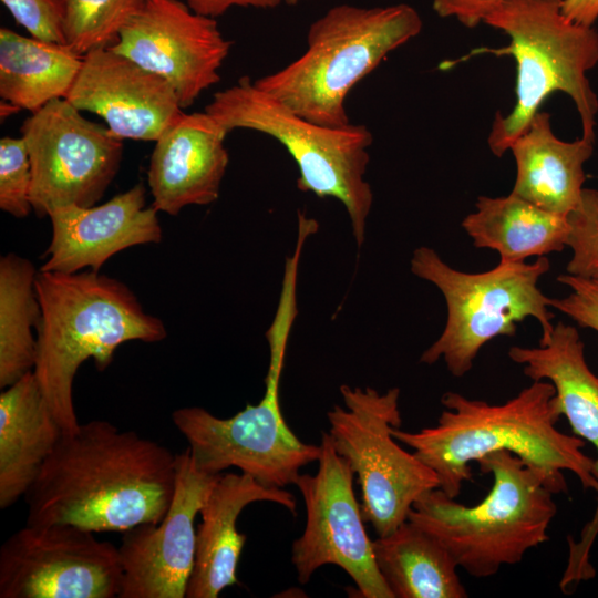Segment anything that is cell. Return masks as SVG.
Wrapping results in <instances>:
<instances>
[{"label":"cell","mask_w":598,"mask_h":598,"mask_svg":"<svg viewBox=\"0 0 598 598\" xmlns=\"http://www.w3.org/2000/svg\"><path fill=\"white\" fill-rule=\"evenodd\" d=\"M422 27L419 12L406 3L337 4L311 23L299 58L254 84L311 122L344 126L351 89Z\"/></svg>","instance_id":"cell-5"},{"label":"cell","mask_w":598,"mask_h":598,"mask_svg":"<svg viewBox=\"0 0 598 598\" xmlns=\"http://www.w3.org/2000/svg\"><path fill=\"white\" fill-rule=\"evenodd\" d=\"M571 250L566 274L598 278V189L584 188L577 207L567 216Z\"/></svg>","instance_id":"cell-28"},{"label":"cell","mask_w":598,"mask_h":598,"mask_svg":"<svg viewBox=\"0 0 598 598\" xmlns=\"http://www.w3.org/2000/svg\"><path fill=\"white\" fill-rule=\"evenodd\" d=\"M561 0H504L483 23L501 30L509 44L496 53L516 62V103L496 112L487 144L501 157L553 93L568 95L579 114L581 136L596 140L598 97L587 73L598 64V32L569 20Z\"/></svg>","instance_id":"cell-6"},{"label":"cell","mask_w":598,"mask_h":598,"mask_svg":"<svg viewBox=\"0 0 598 598\" xmlns=\"http://www.w3.org/2000/svg\"><path fill=\"white\" fill-rule=\"evenodd\" d=\"M504 0H432L441 18H454L466 28H475Z\"/></svg>","instance_id":"cell-32"},{"label":"cell","mask_w":598,"mask_h":598,"mask_svg":"<svg viewBox=\"0 0 598 598\" xmlns=\"http://www.w3.org/2000/svg\"><path fill=\"white\" fill-rule=\"evenodd\" d=\"M377 567L394 598H466L457 564L430 533L406 519L372 540Z\"/></svg>","instance_id":"cell-24"},{"label":"cell","mask_w":598,"mask_h":598,"mask_svg":"<svg viewBox=\"0 0 598 598\" xmlns=\"http://www.w3.org/2000/svg\"><path fill=\"white\" fill-rule=\"evenodd\" d=\"M411 272L434 285L443 295L447 317L440 337L421 354L420 362L444 361L461 378L471 371L481 349L494 338L513 337L517 323L534 318L542 328L539 344L551 336L554 313L549 298L538 287L550 268L546 256L534 262L501 261L483 272H465L446 264L427 246L413 251Z\"/></svg>","instance_id":"cell-8"},{"label":"cell","mask_w":598,"mask_h":598,"mask_svg":"<svg viewBox=\"0 0 598 598\" xmlns=\"http://www.w3.org/2000/svg\"><path fill=\"white\" fill-rule=\"evenodd\" d=\"M477 464L493 477L482 502L466 506L437 487L414 502L408 519L433 535L458 568L486 578L549 539L557 505L548 476L517 455L497 451Z\"/></svg>","instance_id":"cell-4"},{"label":"cell","mask_w":598,"mask_h":598,"mask_svg":"<svg viewBox=\"0 0 598 598\" xmlns=\"http://www.w3.org/2000/svg\"><path fill=\"white\" fill-rule=\"evenodd\" d=\"M118 548L68 524L30 525L0 547V598H114Z\"/></svg>","instance_id":"cell-13"},{"label":"cell","mask_w":598,"mask_h":598,"mask_svg":"<svg viewBox=\"0 0 598 598\" xmlns=\"http://www.w3.org/2000/svg\"><path fill=\"white\" fill-rule=\"evenodd\" d=\"M557 281L570 291L560 298H549L550 308L569 317L578 326L598 333V278L561 274Z\"/></svg>","instance_id":"cell-31"},{"label":"cell","mask_w":598,"mask_h":598,"mask_svg":"<svg viewBox=\"0 0 598 598\" xmlns=\"http://www.w3.org/2000/svg\"><path fill=\"white\" fill-rule=\"evenodd\" d=\"M231 41L181 0H146L111 49L164 79L187 109L219 82Z\"/></svg>","instance_id":"cell-14"},{"label":"cell","mask_w":598,"mask_h":598,"mask_svg":"<svg viewBox=\"0 0 598 598\" xmlns=\"http://www.w3.org/2000/svg\"><path fill=\"white\" fill-rule=\"evenodd\" d=\"M441 403L444 410L435 425L391 432L436 473L439 488L448 496L456 498L471 481V463L497 451H508L543 471L556 494L567 492L564 471L585 489L598 492L597 461L584 452L586 442L556 426L563 414L550 382L533 381L501 404L452 391L442 395Z\"/></svg>","instance_id":"cell-2"},{"label":"cell","mask_w":598,"mask_h":598,"mask_svg":"<svg viewBox=\"0 0 598 598\" xmlns=\"http://www.w3.org/2000/svg\"><path fill=\"white\" fill-rule=\"evenodd\" d=\"M31 164L23 138L3 136L0 140V208L17 218L32 210L30 192Z\"/></svg>","instance_id":"cell-29"},{"label":"cell","mask_w":598,"mask_h":598,"mask_svg":"<svg viewBox=\"0 0 598 598\" xmlns=\"http://www.w3.org/2000/svg\"><path fill=\"white\" fill-rule=\"evenodd\" d=\"M83 56L68 45L0 29V96L34 113L64 99L81 69Z\"/></svg>","instance_id":"cell-25"},{"label":"cell","mask_w":598,"mask_h":598,"mask_svg":"<svg viewBox=\"0 0 598 598\" xmlns=\"http://www.w3.org/2000/svg\"><path fill=\"white\" fill-rule=\"evenodd\" d=\"M37 270L27 258L10 252L0 258V388L33 371L41 308Z\"/></svg>","instance_id":"cell-26"},{"label":"cell","mask_w":598,"mask_h":598,"mask_svg":"<svg viewBox=\"0 0 598 598\" xmlns=\"http://www.w3.org/2000/svg\"><path fill=\"white\" fill-rule=\"evenodd\" d=\"M157 210L146 207V189L137 183L101 205L64 206L48 215L52 238L40 271H100L115 254L163 238Z\"/></svg>","instance_id":"cell-17"},{"label":"cell","mask_w":598,"mask_h":598,"mask_svg":"<svg viewBox=\"0 0 598 598\" xmlns=\"http://www.w3.org/2000/svg\"><path fill=\"white\" fill-rule=\"evenodd\" d=\"M146 0H68L64 43L84 56L115 45Z\"/></svg>","instance_id":"cell-27"},{"label":"cell","mask_w":598,"mask_h":598,"mask_svg":"<svg viewBox=\"0 0 598 598\" xmlns=\"http://www.w3.org/2000/svg\"><path fill=\"white\" fill-rule=\"evenodd\" d=\"M594 150V138H558L550 114L539 110L509 147L516 163L511 193L544 210L568 216L580 202L585 164Z\"/></svg>","instance_id":"cell-20"},{"label":"cell","mask_w":598,"mask_h":598,"mask_svg":"<svg viewBox=\"0 0 598 598\" xmlns=\"http://www.w3.org/2000/svg\"><path fill=\"white\" fill-rule=\"evenodd\" d=\"M255 502H271L296 515V498L285 488L267 487L245 473L218 475L199 511L186 598H217L225 588L238 584L237 566L247 537L237 529V520Z\"/></svg>","instance_id":"cell-19"},{"label":"cell","mask_w":598,"mask_h":598,"mask_svg":"<svg viewBox=\"0 0 598 598\" xmlns=\"http://www.w3.org/2000/svg\"><path fill=\"white\" fill-rule=\"evenodd\" d=\"M285 3L289 4V6H296L302 1H306V0H282Z\"/></svg>","instance_id":"cell-36"},{"label":"cell","mask_w":598,"mask_h":598,"mask_svg":"<svg viewBox=\"0 0 598 598\" xmlns=\"http://www.w3.org/2000/svg\"><path fill=\"white\" fill-rule=\"evenodd\" d=\"M63 434L33 371L2 389L0 508L27 494Z\"/></svg>","instance_id":"cell-21"},{"label":"cell","mask_w":598,"mask_h":598,"mask_svg":"<svg viewBox=\"0 0 598 598\" xmlns=\"http://www.w3.org/2000/svg\"><path fill=\"white\" fill-rule=\"evenodd\" d=\"M218 475L198 470L188 448L176 455L175 489L163 519L123 532L118 598L186 597L195 563V519Z\"/></svg>","instance_id":"cell-15"},{"label":"cell","mask_w":598,"mask_h":598,"mask_svg":"<svg viewBox=\"0 0 598 598\" xmlns=\"http://www.w3.org/2000/svg\"><path fill=\"white\" fill-rule=\"evenodd\" d=\"M64 99L103 118L110 133L122 141L155 142L183 112L164 79L111 48L83 56Z\"/></svg>","instance_id":"cell-16"},{"label":"cell","mask_w":598,"mask_h":598,"mask_svg":"<svg viewBox=\"0 0 598 598\" xmlns=\"http://www.w3.org/2000/svg\"><path fill=\"white\" fill-rule=\"evenodd\" d=\"M204 111L227 133L251 130L280 142L298 167L297 187L319 198L338 199L358 246L362 245L373 203L364 178L373 135L365 125L311 122L259 90L247 75L216 92Z\"/></svg>","instance_id":"cell-7"},{"label":"cell","mask_w":598,"mask_h":598,"mask_svg":"<svg viewBox=\"0 0 598 598\" xmlns=\"http://www.w3.org/2000/svg\"><path fill=\"white\" fill-rule=\"evenodd\" d=\"M296 318L291 308L279 307L265 333L269 365L265 392L257 404H248L227 419L200 406L179 408L172 413L198 470L216 475L235 466L267 487L285 488L295 484L303 466L318 462L320 445L300 441L280 406L281 374Z\"/></svg>","instance_id":"cell-9"},{"label":"cell","mask_w":598,"mask_h":598,"mask_svg":"<svg viewBox=\"0 0 598 598\" xmlns=\"http://www.w3.org/2000/svg\"><path fill=\"white\" fill-rule=\"evenodd\" d=\"M20 133L29 153L30 202L38 217L59 207L96 205L120 169L123 141L65 99L31 113Z\"/></svg>","instance_id":"cell-11"},{"label":"cell","mask_w":598,"mask_h":598,"mask_svg":"<svg viewBox=\"0 0 598 598\" xmlns=\"http://www.w3.org/2000/svg\"><path fill=\"white\" fill-rule=\"evenodd\" d=\"M184 2L194 12L216 19L233 7L271 9L279 6L282 0H184Z\"/></svg>","instance_id":"cell-33"},{"label":"cell","mask_w":598,"mask_h":598,"mask_svg":"<svg viewBox=\"0 0 598 598\" xmlns=\"http://www.w3.org/2000/svg\"><path fill=\"white\" fill-rule=\"evenodd\" d=\"M19 111H21V109L19 106L12 104L11 102L1 100V103H0V117H1L2 121L10 117L13 114H17Z\"/></svg>","instance_id":"cell-35"},{"label":"cell","mask_w":598,"mask_h":598,"mask_svg":"<svg viewBox=\"0 0 598 598\" xmlns=\"http://www.w3.org/2000/svg\"><path fill=\"white\" fill-rule=\"evenodd\" d=\"M507 354L523 365V373L532 381L545 380L554 385L561 414L573 434L595 447L598 466V375L587 363L577 328L559 321L546 343L513 346ZM590 527L598 530V511Z\"/></svg>","instance_id":"cell-22"},{"label":"cell","mask_w":598,"mask_h":598,"mask_svg":"<svg viewBox=\"0 0 598 598\" xmlns=\"http://www.w3.org/2000/svg\"><path fill=\"white\" fill-rule=\"evenodd\" d=\"M315 475L299 474L295 485L306 507V525L291 548L300 584H308L324 565H336L353 580L363 598H394L374 559L372 540L354 489V473L334 447L328 432L320 442Z\"/></svg>","instance_id":"cell-12"},{"label":"cell","mask_w":598,"mask_h":598,"mask_svg":"<svg viewBox=\"0 0 598 598\" xmlns=\"http://www.w3.org/2000/svg\"><path fill=\"white\" fill-rule=\"evenodd\" d=\"M176 455L107 421L79 424L62 435L24 495L27 524L123 533L159 523L175 489Z\"/></svg>","instance_id":"cell-1"},{"label":"cell","mask_w":598,"mask_h":598,"mask_svg":"<svg viewBox=\"0 0 598 598\" xmlns=\"http://www.w3.org/2000/svg\"><path fill=\"white\" fill-rule=\"evenodd\" d=\"M340 394L344 406L328 411V434L358 476L364 522L384 536L408 519L416 499L439 487V477L392 435L402 424L399 388L380 393L343 384Z\"/></svg>","instance_id":"cell-10"},{"label":"cell","mask_w":598,"mask_h":598,"mask_svg":"<svg viewBox=\"0 0 598 598\" xmlns=\"http://www.w3.org/2000/svg\"><path fill=\"white\" fill-rule=\"evenodd\" d=\"M561 12L571 21L594 27L598 19V0H561Z\"/></svg>","instance_id":"cell-34"},{"label":"cell","mask_w":598,"mask_h":598,"mask_svg":"<svg viewBox=\"0 0 598 598\" xmlns=\"http://www.w3.org/2000/svg\"><path fill=\"white\" fill-rule=\"evenodd\" d=\"M41 308L33 372L64 433L79 426L73 381L80 365L93 359L99 371L127 341L154 343L166 338L163 321L146 313L133 291L100 271H38Z\"/></svg>","instance_id":"cell-3"},{"label":"cell","mask_w":598,"mask_h":598,"mask_svg":"<svg viewBox=\"0 0 598 598\" xmlns=\"http://www.w3.org/2000/svg\"><path fill=\"white\" fill-rule=\"evenodd\" d=\"M68 0H1L16 22L30 37L64 43V20Z\"/></svg>","instance_id":"cell-30"},{"label":"cell","mask_w":598,"mask_h":598,"mask_svg":"<svg viewBox=\"0 0 598 598\" xmlns=\"http://www.w3.org/2000/svg\"><path fill=\"white\" fill-rule=\"evenodd\" d=\"M228 133L205 111H184L155 141L147 184L157 212L177 215L189 205H208L219 197L229 155Z\"/></svg>","instance_id":"cell-18"},{"label":"cell","mask_w":598,"mask_h":598,"mask_svg":"<svg viewBox=\"0 0 598 598\" xmlns=\"http://www.w3.org/2000/svg\"><path fill=\"white\" fill-rule=\"evenodd\" d=\"M461 225L474 247L495 250L506 262L561 251L569 234L567 216L544 210L513 193L480 196L475 210Z\"/></svg>","instance_id":"cell-23"}]
</instances>
